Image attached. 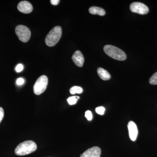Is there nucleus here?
Instances as JSON below:
<instances>
[{
	"instance_id": "nucleus-1",
	"label": "nucleus",
	"mask_w": 157,
	"mask_h": 157,
	"mask_svg": "<svg viewBox=\"0 0 157 157\" xmlns=\"http://www.w3.org/2000/svg\"><path fill=\"white\" fill-rule=\"evenodd\" d=\"M37 145L32 140H27L20 144L15 148L14 153L17 155H25L33 152L36 150Z\"/></svg>"
},
{
	"instance_id": "nucleus-2",
	"label": "nucleus",
	"mask_w": 157,
	"mask_h": 157,
	"mask_svg": "<svg viewBox=\"0 0 157 157\" xmlns=\"http://www.w3.org/2000/svg\"><path fill=\"white\" fill-rule=\"evenodd\" d=\"M62 30L61 27L59 26L55 27L46 36L45 39V42L46 45L49 47L55 46L61 37Z\"/></svg>"
},
{
	"instance_id": "nucleus-3",
	"label": "nucleus",
	"mask_w": 157,
	"mask_h": 157,
	"mask_svg": "<svg viewBox=\"0 0 157 157\" xmlns=\"http://www.w3.org/2000/svg\"><path fill=\"white\" fill-rule=\"evenodd\" d=\"M104 50L108 56L116 60L124 61L126 59V55L123 51L113 45H105Z\"/></svg>"
},
{
	"instance_id": "nucleus-4",
	"label": "nucleus",
	"mask_w": 157,
	"mask_h": 157,
	"mask_svg": "<svg viewBox=\"0 0 157 157\" xmlns=\"http://www.w3.org/2000/svg\"><path fill=\"white\" fill-rule=\"evenodd\" d=\"M48 83V79L45 75L39 77L34 85V92L35 94L39 95L42 94L46 90Z\"/></svg>"
},
{
	"instance_id": "nucleus-5",
	"label": "nucleus",
	"mask_w": 157,
	"mask_h": 157,
	"mask_svg": "<svg viewBox=\"0 0 157 157\" xmlns=\"http://www.w3.org/2000/svg\"><path fill=\"white\" fill-rule=\"evenodd\" d=\"M15 33L18 39L21 42H28L30 39L31 31L26 26L17 25L15 28Z\"/></svg>"
},
{
	"instance_id": "nucleus-6",
	"label": "nucleus",
	"mask_w": 157,
	"mask_h": 157,
	"mask_svg": "<svg viewBox=\"0 0 157 157\" xmlns=\"http://www.w3.org/2000/svg\"><path fill=\"white\" fill-rule=\"evenodd\" d=\"M130 10L132 12L140 14H147L149 11L148 7L143 3L140 2L132 3L130 7Z\"/></svg>"
},
{
	"instance_id": "nucleus-7",
	"label": "nucleus",
	"mask_w": 157,
	"mask_h": 157,
	"mask_svg": "<svg viewBox=\"0 0 157 157\" xmlns=\"http://www.w3.org/2000/svg\"><path fill=\"white\" fill-rule=\"evenodd\" d=\"M128 127L130 139L132 141H135L138 132L137 125L133 121H130L128 124Z\"/></svg>"
},
{
	"instance_id": "nucleus-8",
	"label": "nucleus",
	"mask_w": 157,
	"mask_h": 157,
	"mask_svg": "<svg viewBox=\"0 0 157 157\" xmlns=\"http://www.w3.org/2000/svg\"><path fill=\"white\" fill-rule=\"evenodd\" d=\"M17 7L19 11L24 14L30 13L33 10L32 4L28 1H21L20 2Z\"/></svg>"
},
{
	"instance_id": "nucleus-9",
	"label": "nucleus",
	"mask_w": 157,
	"mask_h": 157,
	"mask_svg": "<svg viewBox=\"0 0 157 157\" xmlns=\"http://www.w3.org/2000/svg\"><path fill=\"white\" fill-rule=\"evenodd\" d=\"M101 155V148L96 146L86 151L80 157H100Z\"/></svg>"
},
{
	"instance_id": "nucleus-10",
	"label": "nucleus",
	"mask_w": 157,
	"mask_h": 157,
	"mask_svg": "<svg viewBox=\"0 0 157 157\" xmlns=\"http://www.w3.org/2000/svg\"><path fill=\"white\" fill-rule=\"evenodd\" d=\"M72 60L74 63L78 67H82L84 63V58L80 51H76L72 56Z\"/></svg>"
},
{
	"instance_id": "nucleus-11",
	"label": "nucleus",
	"mask_w": 157,
	"mask_h": 157,
	"mask_svg": "<svg viewBox=\"0 0 157 157\" xmlns=\"http://www.w3.org/2000/svg\"><path fill=\"white\" fill-rule=\"evenodd\" d=\"M98 73L99 77L103 80H109L111 78V76H110L109 72L107 70H104L103 68H98Z\"/></svg>"
},
{
	"instance_id": "nucleus-12",
	"label": "nucleus",
	"mask_w": 157,
	"mask_h": 157,
	"mask_svg": "<svg viewBox=\"0 0 157 157\" xmlns=\"http://www.w3.org/2000/svg\"><path fill=\"white\" fill-rule=\"evenodd\" d=\"M89 11L91 14H98L100 16H104L106 14V12L104 9L100 7H95V6L90 7Z\"/></svg>"
},
{
	"instance_id": "nucleus-13",
	"label": "nucleus",
	"mask_w": 157,
	"mask_h": 157,
	"mask_svg": "<svg viewBox=\"0 0 157 157\" xmlns=\"http://www.w3.org/2000/svg\"><path fill=\"white\" fill-rule=\"evenodd\" d=\"M70 91L71 94H80L83 92V89L80 86H74L70 88Z\"/></svg>"
},
{
	"instance_id": "nucleus-14",
	"label": "nucleus",
	"mask_w": 157,
	"mask_h": 157,
	"mask_svg": "<svg viewBox=\"0 0 157 157\" xmlns=\"http://www.w3.org/2000/svg\"><path fill=\"white\" fill-rule=\"evenodd\" d=\"M79 99V97L78 96H73L68 98L67 101L68 104L70 105H74L76 104L77 100Z\"/></svg>"
},
{
	"instance_id": "nucleus-15",
	"label": "nucleus",
	"mask_w": 157,
	"mask_h": 157,
	"mask_svg": "<svg viewBox=\"0 0 157 157\" xmlns=\"http://www.w3.org/2000/svg\"><path fill=\"white\" fill-rule=\"evenodd\" d=\"M151 84L157 85V72L154 74L149 79Z\"/></svg>"
},
{
	"instance_id": "nucleus-16",
	"label": "nucleus",
	"mask_w": 157,
	"mask_h": 157,
	"mask_svg": "<svg viewBox=\"0 0 157 157\" xmlns=\"http://www.w3.org/2000/svg\"><path fill=\"white\" fill-rule=\"evenodd\" d=\"M105 111V108L103 107H99L96 108V112L100 115H103Z\"/></svg>"
},
{
	"instance_id": "nucleus-17",
	"label": "nucleus",
	"mask_w": 157,
	"mask_h": 157,
	"mask_svg": "<svg viewBox=\"0 0 157 157\" xmlns=\"http://www.w3.org/2000/svg\"><path fill=\"white\" fill-rule=\"evenodd\" d=\"M85 117L86 118V119L88 121H90L92 119V112L90 110H87L85 112Z\"/></svg>"
},
{
	"instance_id": "nucleus-18",
	"label": "nucleus",
	"mask_w": 157,
	"mask_h": 157,
	"mask_svg": "<svg viewBox=\"0 0 157 157\" xmlns=\"http://www.w3.org/2000/svg\"><path fill=\"white\" fill-rule=\"evenodd\" d=\"M24 69V67L21 64H18L15 67V70L17 73L21 72Z\"/></svg>"
},
{
	"instance_id": "nucleus-19",
	"label": "nucleus",
	"mask_w": 157,
	"mask_h": 157,
	"mask_svg": "<svg viewBox=\"0 0 157 157\" xmlns=\"http://www.w3.org/2000/svg\"><path fill=\"white\" fill-rule=\"evenodd\" d=\"M25 82V80L24 78H17L16 80V84L18 86H21Z\"/></svg>"
},
{
	"instance_id": "nucleus-20",
	"label": "nucleus",
	"mask_w": 157,
	"mask_h": 157,
	"mask_svg": "<svg viewBox=\"0 0 157 157\" xmlns=\"http://www.w3.org/2000/svg\"><path fill=\"white\" fill-rule=\"evenodd\" d=\"M4 117V109L2 107H0V123L1 122Z\"/></svg>"
},
{
	"instance_id": "nucleus-21",
	"label": "nucleus",
	"mask_w": 157,
	"mask_h": 157,
	"mask_svg": "<svg viewBox=\"0 0 157 157\" xmlns=\"http://www.w3.org/2000/svg\"><path fill=\"white\" fill-rule=\"evenodd\" d=\"M59 2L60 1L59 0H51L50 1V2L52 5H53V6H57L58 5Z\"/></svg>"
}]
</instances>
